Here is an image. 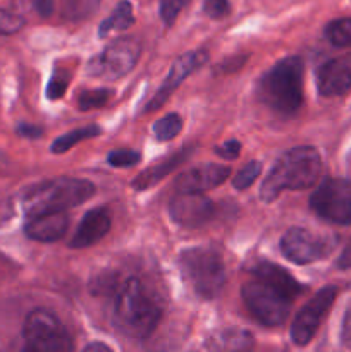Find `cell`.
Returning a JSON list of instances; mask_svg holds the SVG:
<instances>
[{
	"label": "cell",
	"instance_id": "cell-31",
	"mask_svg": "<svg viewBox=\"0 0 351 352\" xmlns=\"http://www.w3.org/2000/svg\"><path fill=\"white\" fill-rule=\"evenodd\" d=\"M203 10L212 19H222L231 12V6L227 0H205Z\"/></svg>",
	"mask_w": 351,
	"mask_h": 352
},
{
	"label": "cell",
	"instance_id": "cell-23",
	"mask_svg": "<svg viewBox=\"0 0 351 352\" xmlns=\"http://www.w3.org/2000/svg\"><path fill=\"white\" fill-rule=\"evenodd\" d=\"M326 36L334 47H351V17H343L327 24Z\"/></svg>",
	"mask_w": 351,
	"mask_h": 352
},
{
	"label": "cell",
	"instance_id": "cell-6",
	"mask_svg": "<svg viewBox=\"0 0 351 352\" xmlns=\"http://www.w3.org/2000/svg\"><path fill=\"white\" fill-rule=\"evenodd\" d=\"M241 296L251 315L267 327H279L288 320L295 299L264 278L253 277L241 289Z\"/></svg>",
	"mask_w": 351,
	"mask_h": 352
},
{
	"label": "cell",
	"instance_id": "cell-20",
	"mask_svg": "<svg viewBox=\"0 0 351 352\" xmlns=\"http://www.w3.org/2000/svg\"><path fill=\"white\" fill-rule=\"evenodd\" d=\"M134 23V16H133V7L127 0H123L116 6L114 12L100 24L98 28V34L100 38L109 36L112 31H124L127 28L133 26Z\"/></svg>",
	"mask_w": 351,
	"mask_h": 352
},
{
	"label": "cell",
	"instance_id": "cell-12",
	"mask_svg": "<svg viewBox=\"0 0 351 352\" xmlns=\"http://www.w3.org/2000/svg\"><path fill=\"white\" fill-rule=\"evenodd\" d=\"M213 203L202 192H189L184 191L171 199L169 203V215L176 223L182 227H195L203 226L213 217Z\"/></svg>",
	"mask_w": 351,
	"mask_h": 352
},
{
	"label": "cell",
	"instance_id": "cell-15",
	"mask_svg": "<svg viewBox=\"0 0 351 352\" xmlns=\"http://www.w3.org/2000/svg\"><path fill=\"white\" fill-rule=\"evenodd\" d=\"M231 177V168L219 164L198 165L176 179V189L181 192H203L217 188Z\"/></svg>",
	"mask_w": 351,
	"mask_h": 352
},
{
	"label": "cell",
	"instance_id": "cell-37",
	"mask_svg": "<svg viewBox=\"0 0 351 352\" xmlns=\"http://www.w3.org/2000/svg\"><path fill=\"white\" fill-rule=\"evenodd\" d=\"M17 133L21 134V136L24 138H40L41 136V127L38 126H30V124H21L19 127H17Z\"/></svg>",
	"mask_w": 351,
	"mask_h": 352
},
{
	"label": "cell",
	"instance_id": "cell-14",
	"mask_svg": "<svg viewBox=\"0 0 351 352\" xmlns=\"http://www.w3.org/2000/svg\"><path fill=\"white\" fill-rule=\"evenodd\" d=\"M317 88L322 96H339L351 88V54L341 55L320 65Z\"/></svg>",
	"mask_w": 351,
	"mask_h": 352
},
{
	"label": "cell",
	"instance_id": "cell-18",
	"mask_svg": "<svg viewBox=\"0 0 351 352\" xmlns=\"http://www.w3.org/2000/svg\"><path fill=\"white\" fill-rule=\"evenodd\" d=\"M191 153H193V148L189 146L182 148V150H179L178 153L171 155V157L157 162V164L151 165V167L145 168V170L141 172V174L131 182V184H133V188L138 189V191L153 188L157 182H160L162 179L167 177L169 174H172V170H176V168H178L179 165H181Z\"/></svg>",
	"mask_w": 351,
	"mask_h": 352
},
{
	"label": "cell",
	"instance_id": "cell-13",
	"mask_svg": "<svg viewBox=\"0 0 351 352\" xmlns=\"http://www.w3.org/2000/svg\"><path fill=\"white\" fill-rule=\"evenodd\" d=\"M206 58H209V55H206L205 50H193L181 55L179 58H176L171 71H169L167 78L162 82L158 91L155 93L153 98H151L150 102H148V105L145 107V110H147V112H153L158 107L164 105L165 100L172 95V91H176V88H178L189 74H193L200 65L205 64Z\"/></svg>",
	"mask_w": 351,
	"mask_h": 352
},
{
	"label": "cell",
	"instance_id": "cell-34",
	"mask_svg": "<svg viewBox=\"0 0 351 352\" xmlns=\"http://www.w3.org/2000/svg\"><path fill=\"white\" fill-rule=\"evenodd\" d=\"M341 342L344 347L351 349V302L348 305L346 313L343 318V327H341Z\"/></svg>",
	"mask_w": 351,
	"mask_h": 352
},
{
	"label": "cell",
	"instance_id": "cell-25",
	"mask_svg": "<svg viewBox=\"0 0 351 352\" xmlns=\"http://www.w3.org/2000/svg\"><path fill=\"white\" fill-rule=\"evenodd\" d=\"M112 98V89L96 88V89H85L78 96V109L86 112V110L98 109L105 105Z\"/></svg>",
	"mask_w": 351,
	"mask_h": 352
},
{
	"label": "cell",
	"instance_id": "cell-30",
	"mask_svg": "<svg viewBox=\"0 0 351 352\" xmlns=\"http://www.w3.org/2000/svg\"><path fill=\"white\" fill-rule=\"evenodd\" d=\"M24 26V19L12 10L0 9V34H14Z\"/></svg>",
	"mask_w": 351,
	"mask_h": 352
},
{
	"label": "cell",
	"instance_id": "cell-2",
	"mask_svg": "<svg viewBox=\"0 0 351 352\" xmlns=\"http://www.w3.org/2000/svg\"><path fill=\"white\" fill-rule=\"evenodd\" d=\"M322 168V158L315 148L296 146L286 151L262 182V201L272 203L284 189L312 188L319 181Z\"/></svg>",
	"mask_w": 351,
	"mask_h": 352
},
{
	"label": "cell",
	"instance_id": "cell-32",
	"mask_svg": "<svg viewBox=\"0 0 351 352\" xmlns=\"http://www.w3.org/2000/svg\"><path fill=\"white\" fill-rule=\"evenodd\" d=\"M215 153L219 155L220 158H224V160H234V158L240 157L241 143L236 140L226 141V143L215 148Z\"/></svg>",
	"mask_w": 351,
	"mask_h": 352
},
{
	"label": "cell",
	"instance_id": "cell-3",
	"mask_svg": "<svg viewBox=\"0 0 351 352\" xmlns=\"http://www.w3.org/2000/svg\"><path fill=\"white\" fill-rule=\"evenodd\" d=\"M305 65L299 57H286L268 69L258 82V96L281 116H292L303 105Z\"/></svg>",
	"mask_w": 351,
	"mask_h": 352
},
{
	"label": "cell",
	"instance_id": "cell-36",
	"mask_svg": "<svg viewBox=\"0 0 351 352\" xmlns=\"http://www.w3.org/2000/svg\"><path fill=\"white\" fill-rule=\"evenodd\" d=\"M34 9L41 17H48L54 12V0H33Z\"/></svg>",
	"mask_w": 351,
	"mask_h": 352
},
{
	"label": "cell",
	"instance_id": "cell-9",
	"mask_svg": "<svg viewBox=\"0 0 351 352\" xmlns=\"http://www.w3.org/2000/svg\"><path fill=\"white\" fill-rule=\"evenodd\" d=\"M310 206L322 219L332 223H351V181L350 179H327L310 198Z\"/></svg>",
	"mask_w": 351,
	"mask_h": 352
},
{
	"label": "cell",
	"instance_id": "cell-28",
	"mask_svg": "<svg viewBox=\"0 0 351 352\" xmlns=\"http://www.w3.org/2000/svg\"><path fill=\"white\" fill-rule=\"evenodd\" d=\"M107 160H109V164L112 165V167L127 168L136 165L138 162L141 160V155L134 150H114L110 151Z\"/></svg>",
	"mask_w": 351,
	"mask_h": 352
},
{
	"label": "cell",
	"instance_id": "cell-5",
	"mask_svg": "<svg viewBox=\"0 0 351 352\" xmlns=\"http://www.w3.org/2000/svg\"><path fill=\"white\" fill-rule=\"evenodd\" d=\"M179 270L193 294L200 299H213L226 285V265L212 248H189L179 254Z\"/></svg>",
	"mask_w": 351,
	"mask_h": 352
},
{
	"label": "cell",
	"instance_id": "cell-19",
	"mask_svg": "<svg viewBox=\"0 0 351 352\" xmlns=\"http://www.w3.org/2000/svg\"><path fill=\"white\" fill-rule=\"evenodd\" d=\"M251 275L270 282L272 285H275V287H279L281 291H284L286 294L291 296L292 299L298 298V296L305 291V287H303L289 272H286L284 268L279 267V265L270 263V261H260V263L255 265L253 270H251Z\"/></svg>",
	"mask_w": 351,
	"mask_h": 352
},
{
	"label": "cell",
	"instance_id": "cell-21",
	"mask_svg": "<svg viewBox=\"0 0 351 352\" xmlns=\"http://www.w3.org/2000/svg\"><path fill=\"white\" fill-rule=\"evenodd\" d=\"M100 133H102V129H100L98 126H86L81 127V129H74L71 131V133H65L64 136L57 138V140L52 143V151H54V153H65V151H69L72 146L81 143V141L100 136Z\"/></svg>",
	"mask_w": 351,
	"mask_h": 352
},
{
	"label": "cell",
	"instance_id": "cell-24",
	"mask_svg": "<svg viewBox=\"0 0 351 352\" xmlns=\"http://www.w3.org/2000/svg\"><path fill=\"white\" fill-rule=\"evenodd\" d=\"M182 129V119L179 113H167L162 119H158L153 124V133L157 140L160 141H171L181 133Z\"/></svg>",
	"mask_w": 351,
	"mask_h": 352
},
{
	"label": "cell",
	"instance_id": "cell-22",
	"mask_svg": "<svg viewBox=\"0 0 351 352\" xmlns=\"http://www.w3.org/2000/svg\"><path fill=\"white\" fill-rule=\"evenodd\" d=\"M62 17L67 21H83L96 12L102 0H61Z\"/></svg>",
	"mask_w": 351,
	"mask_h": 352
},
{
	"label": "cell",
	"instance_id": "cell-33",
	"mask_svg": "<svg viewBox=\"0 0 351 352\" xmlns=\"http://www.w3.org/2000/svg\"><path fill=\"white\" fill-rule=\"evenodd\" d=\"M244 62H246V57H244V55L227 58V60L220 62L219 67L213 69V72H215V74H229V72H234V71H237L240 67H243Z\"/></svg>",
	"mask_w": 351,
	"mask_h": 352
},
{
	"label": "cell",
	"instance_id": "cell-26",
	"mask_svg": "<svg viewBox=\"0 0 351 352\" xmlns=\"http://www.w3.org/2000/svg\"><path fill=\"white\" fill-rule=\"evenodd\" d=\"M262 174V164L257 160H251L237 172L233 177V186L237 189V191H243V189H248L255 181L258 179V175Z\"/></svg>",
	"mask_w": 351,
	"mask_h": 352
},
{
	"label": "cell",
	"instance_id": "cell-16",
	"mask_svg": "<svg viewBox=\"0 0 351 352\" xmlns=\"http://www.w3.org/2000/svg\"><path fill=\"white\" fill-rule=\"evenodd\" d=\"M110 223H112V220H110L109 210L103 208V206L89 210L79 222L78 230L72 236L69 246L76 248V250L93 246L107 236V232L110 230Z\"/></svg>",
	"mask_w": 351,
	"mask_h": 352
},
{
	"label": "cell",
	"instance_id": "cell-29",
	"mask_svg": "<svg viewBox=\"0 0 351 352\" xmlns=\"http://www.w3.org/2000/svg\"><path fill=\"white\" fill-rule=\"evenodd\" d=\"M188 3L189 0H160V10H158V12H160L162 21H164L167 26H171Z\"/></svg>",
	"mask_w": 351,
	"mask_h": 352
},
{
	"label": "cell",
	"instance_id": "cell-7",
	"mask_svg": "<svg viewBox=\"0 0 351 352\" xmlns=\"http://www.w3.org/2000/svg\"><path fill=\"white\" fill-rule=\"evenodd\" d=\"M24 346L34 352H69L72 339L61 320L48 309H33L23 327Z\"/></svg>",
	"mask_w": 351,
	"mask_h": 352
},
{
	"label": "cell",
	"instance_id": "cell-27",
	"mask_svg": "<svg viewBox=\"0 0 351 352\" xmlns=\"http://www.w3.org/2000/svg\"><path fill=\"white\" fill-rule=\"evenodd\" d=\"M69 81V74L65 71H61V69H55L54 74H52L50 81H48L47 86V98L48 100H58L64 96L65 89H67Z\"/></svg>",
	"mask_w": 351,
	"mask_h": 352
},
{
	"label": "cell",
	"instance_id": "cell-1",
	"mask_svg": "<svg viewBox=\"0 0 351 352\" xmlns=\"http://www.w3.org/2000/svg\"><path fill=\"white\" fill-rule=\"evenodd\" d=\"M114 325L133 340L147 339L160 322L162 309L140 278H127L114 301Z\"/></svg>",
	"mask_w": 351,
	"mask_h": 352
},
{
	"label": "cell",
	"instance_id": "cell-10",
	"mask_svg": "<svg viewBox=\"0 0 351 352\" xmlns=\"http://www.w3.org/2000/svg\"><path fill=\"white\" fill-rule=\"evenodd\" d=\"M140 55L141 47L134 38H117L89 60L88 72L100 78L119 79L133 71Z\"/></svg>",
	"mask_w": 351,
	"mask_h": 352
},
{
	"label": "cell",
	"instance_id": "cell-4",
	"mask_svg": "<svg viewBox=\"0 0 351 352\" xmlns=\"http://www.w3.org/2000/svg\"><path fill=\"white\" fill-rule=\"evenodd\" d=\"M95 195V186L86 179L57 177L31 188L24 195L23 206L28 217L48 212H65Z\"/></svg>",
	"mask_w": 351,
	"mask_h": 352
},
{
	"label": "cell",
	"instance_id": "cell-8",
	"mask_svg": "<svg viewBox=\"0 0 351 352\" xmlns=\"http://www.w3.org/2000/svg\"><path fill=\"white\" fill-rule=\"evenodd\" d=\"M337 239L326 234H315L303 227H292L282 236L281 251L296 265H310L323 260L336 248Z\"/></svg>",
	"mask_w": 351,
	"mask_h": 352
},
{
	"label": "cell",
	"instance_id": "cell-35",
	"mask_svg": "<svg viewBox=\"0 0 351 352\" xmlns=\"http://www.w3.org/2000/svg\"><path fill=\"white\" fill-rule=\"evenodd\" d=\"M337 268H341V270H351V239L344 246L341 256L337 258Z\"/></svg>",
	"mask_w": 351,
	"mask_h": 352
},
{
	"label": "cell",
	"instance_id": "cell-38",
	"mask_svg": "<svg viewBox=\"0 0 351 352\" xmlns=\"http://www.w3.org/2000/svg\"><path fill=\"white\" fill-rule=\"evenodd\" d=\"M85 351L86 352H89V351H103V352H110L112 351V347H109L107 346V344H102V342H95V344H88V346L85 347Z\"/></svg>",
	"mask_w": 351,
	"mask_h": 352
},
{
	"label": "cell",
	"instance_id": "cell-11",
	"mask_svg": "<svg viewBox=\"0 0 351 352\" xmlns=\"http://www.w3.org/2000/svg\"><path fill=\"white\" fill-rule=\"evenodd\" d=\"M336 287H323L299 309L291 325V340L296 346H306L313 339L320 323L336 301Z\"/></svg>",
	"mask_w": 351,
	"mask_h": 352
},
{
	"label": "cell",
	"instance_id": "cell-17",
	"mask_svg": "<svg viewBox=\"0 0 351 352\" xmlns=\"http://www.w3.org/2000/svg\"><path fill=\"white\" fill-rule=\"evenodd\" d=\"M69 227V217L64 212H48L30 217L24 232L30 239L38 243H54L58 241Z\"/></svg>",
	"mask_w": 351,
	"mask_h": 352
}]
</instances>
